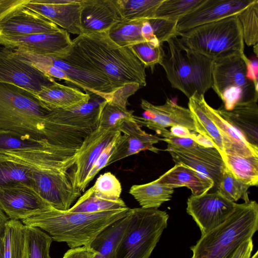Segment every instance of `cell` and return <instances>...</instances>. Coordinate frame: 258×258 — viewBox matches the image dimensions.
Listing matches in <instances>:
<instances>
[{"label":"cell","mask_w":258,"mask_h":258,"mask_svg":"<svg viewBox=\"0 0 258 258\" xmlns=\"http://www.w3.org/2000/svg\"><path fill=\"white\" fill-rule=\"evenodd\" d=\"M97 251L90 246L71 248L62 258H94Z\"/></svg>","instance_id":"cell-45"},{"label":"cell","mask_w":258,"mask_h":258,"mask_svg":"<svg viewBox=\"0 0 258 258\" xmlns=\"http://www.w3.org/2000/svg\"><path fill=\"white\" fill-rule=\"evenodd\" d=\"M127 207L121 198L115 201L106 200L96 196L90 188L79 198L68 211L76 213H93Z\"/></svg>","instance_id":"cell-34"},{"label":"cell","mask_w":258,"mask_h":258,"mask_svg":"<svg viewBox=\"0 0 258 258\" xmlns=\"http://www.w3.org/2000/svg\"><path fill=\"white\" fill-rule=\"evenodd\" d=\"M52 110L33 93L0 83V130L14 132L55 146L50 118Z\"/></svg>","instance_id":"cell-3"},{"label":"cell","mask_w":258,"mask_h":258,"mask_svg":"<svg viewBox=\"0 0 258 258\" xmlns=\"http://www.w3.org/2000/svg\"><path fill=\"white\" fill-rule=\"evenodd\" d=\"M157 180L173 188L185 186L190 189L194 196L208 192L214 187L211 179L181 164H175Z\"/></svg>","instance_id":"cell-24"},{"label":"cell","mask_w":258,"mask_h":258,"mask_svg":"<svg viewBox=\"0 0 258 258\" xmlns=\"http://www.w3.org/2000/svg\"><path fill=\"white\" fill-rule=\"evenodd\" d=\"M32 175L35 190L55 209L68 210L81 196L67 173L33 168Z\"/></svg>","instance_id":"cell-12"},{"label":"cell","mask_w":258,"mask_h":258,"mask_svg":"<svg viewBox=\"0 0 258 258\" xmlns=\"http://www.w3.org/2000/svg\"><path fill=\"white\" fill-rule=\"evenodd\" d=\"M144 20H122L110 28L108 36L120 47H131L144 42L141 32Z\"/></svg>","instance_id":"cell-33"},{"label":"cell","mask_w":258,"mask_h":258,"mask_svg":"<svg viewBox=\"0 0 258 258\" xmlns=\"http://www.w3.org/2000/svg\"><path fill=\"white\" fill-rule=\"evenodd\" d=\"M244 42L248 46L258 43V0L253 2L237 15Z\"/></svg>","instance_id":"cell-38"},{"label":"cell","mask_w":258,"mask_h":258,"mask_svg":"<svg viewBox=\"0 0 258 258\" xmlns=\"http://www.w3.org/2000/svg\"><path fill=\"white\" fill-rule=\"evenodd\" d=\"M254 0H205L201 5L180 19L177 30L186 32L198 26L238 15Z\"/></svg>","instance_id":"cell-16"},{"label":"cell","mask_w":258,"mask_h":258,"mask_svg":"<svg viewBox=\"0 0 258 258\" xmlns=\"http://www.w3.org/2000/svg\"><path fill=\"white\" fill-rule=\"evenodd\" d=\"M253 248L252 238L243 242L232 253L230 258H250Z\"/></svg>","instance_id":"cell-48"},{"label":"cell","mask_w":258,"mask_h":258,"mask_svg":"<svg viewBox=\"0 0 258 258\" xmlns=\"http://www.w3.org/2000/svg\"><path fill=\"white\" fill-rule=\"evenodd\" d=\"M120 134L117 128L98 126L84 138L68 174L73 186L80 193L86 188L85 182L94 162Z\"/></svg>","instance_id":"cell-9"},{"label":"cell","mask_w":258,"mask_h":258,"mask_svg":"<svg viewBox=\"0 0 258 258\" xmlns=\"http://www.w3.org/2000/svg\"><path fill=\"white\" fill-rule=\"evenodd\" d=\"M35 95L51 110L72 109L88 103L91 99L89 93H84L78 89L56 81L42 87Z\"/></svg>","instance_id":"cell-23"},{"label":"cell","mask_w":258,"mask_h":258,"mask_svg":"<svg viewBox=\"0 0 258 258\" xmlns=\"http://www.w3.org/2000/svg\"><path fill=\"white\" fill-rule=\"evenodd\" d=\"M51 56L102 76L114 91L128 84H147L145 66L130 47L113 42L107 31L80 34L68 48Z\"/></svg>","instance_id":"cell-1"},{"label":"cell","mask_w":258,"mask_h":258,"mask_svg":"<svg viewBox=\"0 0 258 258\" xmlns=\"http://www.w3.org/2000/svg\"><path fill=\"white\" fill-rule=\"evenodd\" d=\"M244 53L233 52L214 59L212 71V87L230 110L238 104L257 102L258 89L246 75Z\"/></svg>","instance_id":"cell-8"},{"label":"cell","mask_w":258,"mask_h":258,"mask_svg":"<svg viewBox=\"0 0 258 258\" xmlns=\"http://www.w3.org/2000/svg\"><path fill=\"white\" fill-rule=\"evenodd\" d=\"M72 150L32 139L14 132L0 130V154L27 151Z\"/></svg>","instance_id":"cell-31"},{"label":"cell","mask_w":258,"mask_h":258,"mask_svg":"<svg viewBox=\"0 0 258 258\" xmlns=\"http://www.w3.org/2000/svg\"><path fill=\"white\" fill-rule=\"evenodd\" d=\"M205 0H163L154 18L178 22L201 5Z\"/></svg>","instance_id":"cell-36"},{"label":"cell","mask_w":258,"mask_h":258,"mask_svg":"<svg viewBox=\"0 0 258 258\" xmlns=\"http://www.w3.org/2000/svg\"><path fill=\"white\" fill-rule=\"evenodd\" d=\"M128 224L113 258H149L167 226L166 212L154 208L131 209Z\"/></svg>","instance_id":"cell-7"},{"label":"cell","mask_w":258,"mask_h":258,"mask_svg":"<svg viewBox=\"0 0 258 258\" xmlns=\"http://www.w3.org/2000/svg\"><path fill=\"white\" fill-rule=\"evenodd\" d=\"M156 133L162 137L161 138V141L166 142L168 146L174 148L188 149L199 145L194 139L175 136L166 128L158 130Z\"/></svg>","instance_id":"cell-43"},{"label":"cell","mask_w":258,"mask_h":258,"mask_svg":"<svg viewBox=\"0 0 258 258\" xmlns=\"http://www.w3.org/2000/svg\"><path fill=\"white\" fill-rule=\"evenodd\" d=\"M130 47L145 67L151 69H153L156 64H160L165 53L162 45H156L146 41Z\"/></svg>","instance_id":"cell-41"},{"label":"cell","mask_w":258,"mask_h":258,"mask_svg":"<svg viewBox=\"0 0 258 258\" xmlns=\"http://www.w3.org/2000/svg\"><path fill=\"white\" fill-rule=\"evenodd\" d=\"M166 42L167 52L160 64L171 87L188 99L193 95H204L212 87L214 60L187 48L178 36Z\"/></svg>","instance_id":"cell-5"},{"label":"cell","mask_w":258,"mask_h":258,"mask_svg":"<svg viewBox=\"0 0 258 258\" xmlns=\"http://www.w3.org/2000/svg\"><path fill=\"white\" fill-rule=\"evenodd\" d=\"M0 207L9 219L22 221L51 207L34 188L19 182L0 187Z\"/></svg>","instance_id":"cell-14"},{"label":"cell","mask_w":258,"mask_h":258,"mask_svg":"<svg viewBox=\"0 0 258 258\" xmlns=\"http://www.w3.org/2000/svg\"><path fill=\"white\" fill-rule=\"evenodd\" d=\"M207 113L217 127L221 136L224 154L239 156H258V148L249 144L243 137L207 102L205 104Z\"/></svg>","instance_id":"cell-25"},{"label":"cell","mask_w":258,"mask_h":258,"mask_svg":"<svg viewBox=\"0 0 258 258\" xmlns=\"http://www.w3.org/2000/svg\"><path fill=\"white\" fill-rule=\"evenodd\" d=\"M165 150L169 153L175 164L187 166L207 176L213 181L214 187L216 188L226 168L216 148L200 145L188 149L167 146Z\"/></svg>","instance_id":"cell-15"},{"label":"cell","mask_w":258,"mask_h":258,"mask_svg":"<svg viewBox=\"0 0 258 258\" xmlns=\"http://www.w3.org/2000/svg\"><path fill=\"white\" fill-rule=\"evenodd\" d=\"M188 107L195 122L197 133L210 141L220 152L224 154L221 136L219 131L206 112L204 95H193L188 99Z\"/></svg>","instance_id":"cell-26"},{"label":"cell","mask_w":258,"mask_h":258,"mask_svg":"<svg viewBox=\"0 0 258 258\" xmlns=\"http://www.w3.org/2000/svg\"><path fill=\"white\" fill-rule=\"evenodd\" d=\"M219 114L250 145L258 148V105L257 101L240 104L230 110L223 107Z\"/></svg>","instance_id":"cell-22"},{"label":"cell","mask_w":258,"mask_h":258,"mask_svg":"<svg viewBox=\"0 0 258 258\" xmlns=\"http://www.w3.org/2000/svg\"><path fill=\"white\" fill-rule=\"evenodd\" d=\"M249 187L237 179L226 167L216 191L230 201L235 202L242 199L246 203L250 201L247 192Z\"/></svg>","instance_id":"cell-37"},{"label":"cell","mask_w":258,"mask_h":258,"mask_svg":"<svg viewBox=\"0 0 258 258\" xmlns=\"http://www.w3.org/2000/svg\"><path fill=\"white\" fill-rule=\"evenodd\" d=\"M174 188L157 179L145 184L133 185L129 190V193L141 208L146 209H158L171 200Z\"/></svg>","instance_id":"cell-29"},{"label":"cell","mask_w":258,"mask_h":258,"mask_svg":"<svg viewBox=\"0 0 258 258\" xmlns=\"http://www.w3.org/2000/svg\"><path fill=\"white\" fill-rule=\"evenodd\" d=\"M55 82L19 58L13 49L0 48V83L10 84L36 94L42 87Z\"/></svg>","instance_id":"cell-11"},{"label":"cell","mask_w":258,"mask_h":258,"mask_svg":"<svg viewBox=\"0 0 258 258\" xmlns=\"http://www.w3.org/2000/svg\"><path fill=\"white\" fill-rule=\"evenodd\" d=\"M254 52L255 53V56L257 57V44L253 46Z\"/></svg>","instance_id":"cell-52"},{"label":"cell","mask_w":258,"mask_h":258,"mask_svg":"<svg viewBox=\"0 0 258 258\" xmlns=\"http://www.w3.org/2000/svg\"><path fill=\"white\" fill-rule=\"evenodd\" d=\"M170 133L175 136L183 138H190L195 140L197 133L193 132L187 128L177 125L170 127Z\"/></svg>","instance_id":"cell-50"},{"label":"cell","mask_w":258,"mask_h":258,"mask_svg":"<svg viewBox=\"0 0 258 258\" xmlns=\"http://www.w3.org/2000/svg\"><path fill=\"white\" fill-rule=\"evenodd\" d=\"M81 34L108 31L122 20L116 0H80Z\"/></svg>","instance_id":"cell-20"},{"label":"cell","mask_w":258,"mask_h":258,"mask_svg":"<svg viewBox=\"0 0 258 258\" xmlns=\"http://www.w3.org/2000/svg\"><path fill=\"white\" fill-rule=\"evenodd\" d=\"M118 130L121 134L116 140L107 165L141 151L149 150L158 153L160 150L154 145L161 141V138L146 133L134 119L123 122Z\"/></svg>","instance_id":"cell-19"},{"label":"cell","mask_w":258,"mask_h":258,"mask_svg":"<svg viewBox=\"0 0 258 258\" xmlns=\"http://www.w3.org/2000/svg\"><path fill=\"white\" fill-rule=\"evenodd\" d=\"M163 0H116L122 20L154 18Z\"/></svg>","instance_id":"cell-35"},{"label":"cell","mask_w":258,"mask_h":258,"mask_svg":"<svg viewBox=\"0 0 258 258\" xmlns=\"http://www.w3.org/2000/svg\"><path fill=\"white\" fill-rule=\"evenodd\" d=\"M30 0H0V21L17 8Z\"/></svg>","instance_id":"cell-46"},{"label":"cell","mask_w":258,"mask_h":258,"mask_svg":"<svg viewBox=\"0 0 258 258\" xmlns=\"http://www.w3.org/2000/svg\"><path fill=\"white\" fill-rule=\"evenodd\" d=\"M257 57L255 56V57L249 59L246 55L244 56L247 77L253 82L255 88L258 89V61Z\"/></svg>","instance_id":"cell-47"},{"label":"cell","mask_w":258,"mask_h":258,"mask_svg":"<svg viewBox=\"0 0 258 258\" xmlns=\"http://www.w3.org/2000/svg\"><path fill=\"white\" fill-rule=\"evenodd\" d=\"M142 37L145 41L149 42L156 45L161 44L155 36L152 28L148 19H145L141 29Z\"/></svg>","instance_id":"cell-49"},{"label":"cell","mask_w":258,"mask_h":258,"mask_svg":"<svg viewBox=\"0 0 258 258\" xmlns=\"http://www.w3.org/2000/svg\"><path fill=\"white\" fill-rule=\"evenodd\" d=\"M55 24L24 5L0 21V35L23 36L59 31Z\"/></svg>","instance_id":"cell-21"},{"label":"cell","mask_w":258,"mask_h":258,"mask_svg":"<svg viewBox=\"0 0 258 258\" xmlns=\"http://www.w3.org/2000/svg\"><path fill=\"white\" fill-rule=\"evenodd\" d=\"M141 107L143 116L134 115L135 121L141 126H146L155 132L174 126H182L197 133L193 115L188 108L180 106L169 98L161 105H154L142 99Z\"/></svg>","instance_id":"cell-13"},{"label":"cell","mask_w":258,"mask_h":258,"mask_svg":"<svg viewBox=\"0 0 258 258\" xmlns=\"http://www.w3.org/2000/svg\"><path fill=\"white\" fill-rule=\"evenodd\" d=\"M127 208L93 213H76L52 207L22 220L27 226L38 228L52 240L64 242L70 247L89 246L106 228L125 217Z\"/></svg>","instance_id":"cell-2"},{"label":"cell","mask_w":258,"mask_h":258,"mask_svg":"<svg viewBox=\"0 0 258 258\" xmlns=\"http://www.w3.org/2000/svg\"><path fill=\"white\" fill-rule=\"evenodd\" d=\"M3 241V258H29L27 226L22 221L8 220Z\"/></svg>","instance_id":"cell-27"},{"label":"cell","mask_w":258,"mask_h":258,"mask_svg":"<svg viewBox=\"0 0 258 258\" xmlns=\"http://www.w3.org/2000/svg\"><path fill=\"white\" fill-rule=\"evenodd\" d=\"M227 168L239 180L249 186L258 184V156L221 155Z\"/></svg>","instance_id":"cell-32"},{"label":"cell","mask_w":258,"mask_h":258,"mask_svg":"<svg viewBox=\"0 0 258 258\" xmlns=\"http://www.w3.org/2000/svg\"><path fill=\"white\" fill-rule=\"evenodd\" d=\"M117 137L104 149L93 164L85 182L86 187L102 169L107 166L108 160L112 153Z\"/></svg>","instance_id":"cell-44"},{"label":"cell","mask_w":258,"mask_h":258,"mask_svg":"<svg viewBox=\"0 0 258 258\" xmlns=\"http://www.w3.org/2000/svg\"><path fill=\"white\" fill-rule=\"evenodd\" d=\"M27 230L29 258H51L50 248L53 240L50 236L36 227L27 226Z\"/></svg>","instance_id":"cell-39"},{"label":"cell","mask_w":258,"mask_h":258,"mask_svg":"<svg viewBox=\"0 0 258 258\" xmlns=\"http://www.w3.org/2000/svg\"><path fill=\"white\" fill-rule=\"evenodd\" d=\"M24 6L69 33L78 35L81 33L80 0H30Z\"/></svg>","instance_id":"cell-18"},{"label":"cell","mask_w":258,"mask_h":258,"mask_svg":"<svg viewBox=\"0 0 258 258\" xmlns=\"http://www.w3.org/2000/svg\"><path fill=\"white\" fill-rule=\"evenodd\" d=\"M179 36L187 48L214 60L233 52L244 53L237 15L198 26L180 33Z\"/></svg>","instance_id":"cell-6"},{"label":"cell","mask_w":258,"mask_h":258,"mask_svg":"<svg viewBox=\"0 0 258 258\" xmlns=\"http://www.w3.org/2000/svg\"><path fill=\"white\" fill-rule=\"evenodd\" d=\"M130 212L106 228L92 241L89 246L97 251L94 258H113L117 245L128 224Z\"/></svg>","instance_id":"cell-28"},{"label":"cell","mask_w":258,"mask_h":258,"mask_svg":"<svg viewBox=\"0 0 258 258\" xmlns=\"http://www.w3.org/2000/svg\"><path fill=\"white\" fill-rule=\"evenodd\" d=\"M9 220L8 216L0 207V237L4 236L6 224Z\"/></svg>","instance_id":"cell-51"},{"label":"cell","mask_w":258,"mask_h":258,"mask_svg":"<svg viewBox=\"0 0 258 258\" xmlns=\"http://www.w3.org/2000/svg\"><path fill=\"white\" fill-rule=\"evenodd\" d=\"M70 34L61 28L57 32L23 36L0 35V44L10 49L20 48L41 55H54L72 44Z\"/></svg>","instance_id":"cell-17"},{"label":"cell","mask_w":258,"mask_h":258,"mask_svg":"<svg viewBox=\"0 0 258 258\" xmlns=\"http://www.w3.org/2000/svg\"><path fill=\"white\" fill-rule=\"evenodd\" d=\"M258 229V204L255 201L236 204L223 223L201 235L190 247L191 258H230Z\"/></svg>","instance_id":"cell-4"},{"label":"cell","mask_w":258,"mask_h":258,"mask_svg":"<svg viewBox=\"0 0 258 258\" xmlns=\"http://www.w3.org/2000/svg\"><path fill=\"white\" fill-rule=\"evenodd\" d=\"M33 170L31 166L24 162L0 154V187L21 182L35 189Z\"/></svg>","instance_id":"cell-30"},{"label":"cell","mask_w":258,"mask_h":258,"mask_svg":"<svg viewBox=\"0 0 258 258\" xmlns=\"http://www.w3.org/2000/svg\"><path fill=\"white\" fill-rule=\"evenodd\" d=\"M250 258H258V252L256 251L255 253Z\"/></svg>","instance_id":"cell-53"},{"label":"cell","mask_w":258,"mask_h":258,"mask_svg":"<svg viewBox=\"0 0 258 258\" xmlns=\"http://www.w3.org/2000/svg\"><path fill=\"white\" fill-rule=\"evenodd\" d=\"M148 20L161 44L174 36L179 35L180 33L177 30V22L159 18H152Z\"/></svg>","instance_id":"cell-42"},{"label":"cell","mask_w":258,"mask_h":258,"mask_svg":"<svg viewBox=\"0 0 258 258\" xmlns=\"http://www.w3.org/2000/svg\"><path fill=\"white\" fill-rule=\"evenodd\" d=\"M236 205L216 191L199 196L191 195L187 199L186 210L202 235L227 220L234 212Z\"/></svg>","instance_id":"cell-10"},{"label":"cell","mask_w":258,"mask_h":258,"mask_svg":"<svg viewBox=\"0 0 258 258\" xmlns=\"http://www.w3.org/2000/svg\"><path fill=\"white\" fill-rule=\"evenodd\" d=\"M90 188L96 196L101 198L112 201L120 199L122 191L120 182L110 172L101 174Z\"/></svg>","instance_id":"cell-40"}]
</instances>
